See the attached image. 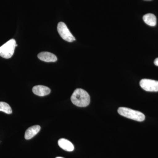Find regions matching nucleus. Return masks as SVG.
Here are the masks:
<instances>
[{
  "mask_svg": "<svg viewBox=\"0 0 158 158\" xmlns=\"http://www.w3.org/2000/svg\"><path fill=\"white\" fill-rule=\"evenodd\" d=\"M71 100L73 103L77 106L85 107L90 104V97L85 90L81 88H77L73 93Z\"/></svg>",
  "mask_w": 158,
  "mask_h": 158,
  "instance_id": "f257e3e1",
  "label": "nucleus"
},
{
  "mask_svg": "<svg viewBox=\"0 0 158 158\" xmlns=\"http://www.w3.org/2000/svg\"><path fill=\"white\" fill-rule=\"evenodd\" d=\"M118 113L122 116L135 121L142 122L145 119V116L143 113L129 108H119L118 110Z\"/></svg>",
  "mask_w": 158,
  "mask_h": 158,
  "instance_id": "f03ea898",
  "label": "nucleus"
},
{
  "mask_svg": "<svg viewBox=\"0 0 158 158\" xmlns=\"http://www.w3.org/2000/svg\"><path fill=\"white\" fill-rule=\"evenodd\" d=\"M17 46L15 40H10L0 47V56L5 59H10L14 54L15 49Z\"/></svg>",
  "mask_w": 158,
  "mask_h": 158,
  "instance_id": "7ed1b4c3",
  "label": "nucleus"
},
{
  "mask_svg": "<svg viewBox=\"0 0 158 158\" xmlns=\"http://www.w3.org/2000/svg\"><path fill=\"white\" fill-rule=\"evenodd\" d=\"M58 33L62 39L69 42H72L76 40L75 38L71 34L70 31L65 23L60 22L57 26Z\"/></svg>",
  "mask_w": 158,
  "mask_h": 158,
  "instance_id": "20e7f679",
  "label": "nucleus"
},
{
  "mask_svg": "<svg viewBox=\"0 0 158 158\" xmlns=\"http://www.w3.org/2000/svg\"><path fill=\"white\" fill-rule=\"evenodd\" d=\"M140 85L145 91L149 92L158 91V81L151 79H142L140 81Z\"/></svg>",
  "mask_w": 158,
  "mask_h": 158,
  "instance_id": "39448f33",
  "label": "nucleus"
},
{
  "mask_svg": "<svg viewBox=\"0 0 158 158\" xmlns=\"http://www.w3.org/2000/svg\"><path fill=\"white\" fill-rule=\"evenodd\" d=\"M33 93L39 96H44L48 95L51 92V90L48 87L43 85H37L32 89Z\"/></svg>",
  "mask_w": 158,
  "mask_h": 158,
  "instance_id": "423d86ee",
  "label": "nucleus"
},
{
  "mask_svg": "<svg viewBox=\"0 0 158 158\" xmlns=\"http://www.w3.org/2000/svg\"><path fill=\"white\" fill-rule=\"evenodd\" d=\"M37 57L40 60L46 62H56L57 60L56 56L49 52L40 53Z\"/></svg>",
  "mask_w": 158,
  "mask_h": 158,
  "instance_id": "0eeeda50",
  "label": "nucleus"
},
{
  "mask_svg": "<svg viewBox=\"0 0 158 158\" xmlns=\"http://www.w3.org/2000/svg\"><path fill=\"white\" fill-rule=\"evenodd\" d=\"M58 144L59 147L66 151L72 152L74 149L73 144L70 141L64 138L59 139Z\"/></svg>",
  "mask_w": 158,
  "mask_h": 158,
  "instance_id": "6e6552de",
  "label": "nucleus"
},
{
  "mask_svg": "<svg viewBox=\"0 0 158 158\" xmlns=\"http://www.w3.org/2000/svg\"><path fill=\"white\" fill-rule=\"evenodd\" d=\"M40 130V127L39 125L33 126L29 127L26 131L25 134V138L27 140L31 139L39 132Z\"/></svg>",
  "mask_w": 158,
  "mask_h": 158,
  "instance_id": "1a4fd4ad",
  "label": "nucleus"
},
{
  "mask_svg": "<svg viewBox=\"0 0 158 158\" xmlns=\"http://www.w3.org/2000/svg\"><path fill=\"white\" fill-rule=\"evenodd\" d=\"M143 19L144 22L148 26L155 27L156 25V18L152 13L145 14L143 16Z\"/></svg>",
  "mask_w": 158,
  "mask_h": 158,
  "instance_id": "9d476101",
  "label": "nucleus"
},
{
  "mask_svg": "<svg viewBox=\"0 0 158 158\" xmlns=\"http://www.w3.org/2000/svg\"><path fill=\"white\" fill-rule=\"evenodd\" d=\"M0 111L8 114H11L12 113L10 106L7 103L3 102H0Z\"/></svg>",
  "mask_w": 158,
  "mask_h": 158,
  "instance_id": "9b49d317",
  "label": "nucleus"
},
{
  "mask_svg": "<svg viewBox=\"0 0 158 158\" xmlns=\"http://www.w3.org/2000/svg\"><path fill=\"white\" fill-rule=\"evenodd\" d=\"M154 64L156 65V66H158V58H156V59L155 60Z\"/></svg>",
  "mask_w": 158,
  "mask_h": 158,
  "instance_id": "f8f14e48",
  "label": "nucleus"
},
{
  "mask_svg": "<svg viewBox=\"0 0 158 158\" xmlns=\"http://www.w3.org/2000/svg\"><path fill=\"white\" fill-rule=\"evenodd\" d=\"M56 158H64L61 157H56Z\"/></svg>",
  "mask_w": 158,
  "mask_h": 158,
  "instance_id": "ddd939ff",
  "label": "nucleus"
}]
</instances>
